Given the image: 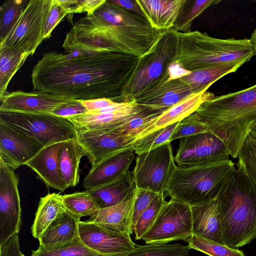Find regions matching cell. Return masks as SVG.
Returning <instances> with one entry per match:
<instances>
[{"mask_svg":"<svg viewBox=\"0 0 256 256\" xmlns=\"http://www.w3.org/2000/svg\"><path fill=\"white\" fill-rule=\"evenodd\" d=\"M114 4L120 6L124 9L136 12L144 16L140 6L135 0H110Z\"/></svg>","mask_w":256,"mask_h":256,"instance_id":"49","label":"cell"},{"mask_svg":"<svg viewBox=\"0 0 256 256\" xmlns=\"http://www.w3.org/2000/svg\"><path fill=\"white\" fill-rule=\"evenodd\" d=\"M60 199L66 211L79 219L86 216L90 217L100 210L94 198L86 190L61 195Z\"/></svg>","mask_w":256,"mask_h":256,"instance_id":"32","label":"cell"},{"mask_svg":"<svg viewBox=\"0 0 256 256\" xmlns=\"http://www.w3.org/2000/svg\"><path fill=\"white\" fill-rule=\"evenodd\" d=\"M53 0H28L17 22L0 45L32 55L44 39V29Z\"/></svg>","mask_w":256,"mask_h":256,"instance_id":"9","label":"cell"},{"mask_svg":"<svg viewBox=\"0 0 256 256\" xmlns=\"http://www.w3.org/2000/svg\"><path fill=\"white\" fill-rule=\"evenodd\" d=\"M176 166L170 142L137 154L132 171L136 188L164 192Z\"/></svg>","mask_w":256,"mask_h":256,"instance_id":"11","label":"cell"},{"mask_svg":"<svg viewBox=\"0 0 256 256\" xmlns=\"http://www.w3.org/2000/svg\"><path fill=\"white\" fill-rule=\"evenodd\" d=\"M74 99L43 91L8 93L0 99V111L31 114H52L58 107Z\"/></svg>","mask_w":256,"mask_h":256,"instance_id":"16","label":"cell"},{"mask_svg":"<svg viewBox=\"0 0 256 256\" xmlns=\"http://www.w3.org/2000/svg\"><path fill=\"white\" fill-rule=\"evenodd\" d=\"M133 204L132 198L126 202L100 209L86 222L130 235L133 234L132 222Z\"/></svg>","mask_w":256,"mask_h":256,"instance_id":"27","label":"cell"},{"mask_svg":"<svg viewBox=\"0 0 256 256\" xmlns=\"http://www.w3.org/2000/svg\"><path fill=\"white\" fill-rule=\"evenodd\" d=\"M86 151L77 139L64 142L60 153L59 166L62 178L68 188L76 186L80 180L79 165Z\"/></svg>","mask_w":256,"mask_h":256,"instance_id":"28","label":"cell"},{"mask_svg":"<svg viewBox=\"0 0 256 256\" xmlns=\"http://www.w3.org/2000/svg\"><path fill=\"white\" fill-rule=\"evenodd\" d=\"M44 147L34 138L0 122V159L14 170L26 165Z\"/></svg>","mask_w":256,"mask_h":256,"instance_id":"15","label":"cell"},{"mask_svg":"<svg viewBox=\"0 0 256 256\" xmlns=\"http://www.w3.org/2000/svg\"><path fill=\"white\" fill-rule=\"evenodd\" d=\"M28 0H7L0 6V41L8 34L21 15Z\"/></svg>","mask_w":256,"mask_h":256,"instance_id":"40","label":"cell"},{"mask_svg":"<svg viewBox=\"0 0 256 256\" xmlns=\"http://www.w3.org/2000/svg\"><path fill=\"white\" fill-rule=\"evenodd\" d=\"M31 256H100L88 247L78 235L72 242L62 246L46 250L39 246L32 251Z\"/></svg>","mask_w":256,"mask_h":256,"instance_id":"35","label":"cell"},{"mask_svg":"<svg viewBox=\"0 0 256 256\" xmlns=\"http://www.w3.org/2000/svg\"><path fill=\"white\" fill-rule=\"evenodd\" d=\"M192 94L188 85L178 78L153 88L135 102L142 110L162 114Z\"/></svg>","mask_w":256,"mask_h":256,"instance_id":"18","label":"cell"},{"mask_svg":"<svg viewBox=\"0 0 256 256\" xmlns=\"http://www.w3.org/2000/svg\"><path fill=\"white\" fill-rule=\"evenodd\" d=\"M60 196V194L53 192L40 198L31 228L34 238L38 240L50 224L66 211L62 202Z\"/></svg>","mask_w":256,"mask_h":256,"instance_id":"29","label":"cell"},{"mask_svg":"<svg viewBox=\"0 0 256 256\" xmlns=\"http://www.w3.org/2000/svg\"><path fill=\"white\" fill-rule=\"evenodd\" d=\"M236 165L216 198L224 244L232 248L256 238V190L242 166Z\"/></svg>","mask_w":256,"mask_h":256,"instance_id":"4","label":"cell"},{"mask_svg":"<svg viewBox=\"0 0 256 256\" xmlns=\"http://www.w3.org/2000/svg\"><path fill=\"white\" fill-rule=\"evenodd\" d=\"M220 2V0H197L192 1V4H190L189 8L186 10L182 6L173 28L181 32H191V26L193 20L206 8L217 4Z\"/></svg>","mask_w":256,"mask_h":256,"instance_id":"37","label":"cell"},{"mask_svg":"<svg viewBox=\"0 0 256 256\" xmlns=\"http://www.w3.org/2000/svg\"><path fill=\"white\" fill-rule=\"evenodd\" d=\"M64 142H59L44 147L26 164L47 187L62 192L68 188L62 178L59 166L60 153Z\"/></svg>","mask_w":256,"mask_h":256,"instance_id":"21","label":"cell"},{"mask_svg":"<svg viewBox=\"0 0 256 256\" xmlns=\"http://www.w3.org/2000/svg\"><path fill=\"white\" fill-rule=\"evenodd\" d=\"M238 163L256 190V138L250 132L240 150Z\"/></svg>","mask_w":256,"mask_h":256,"instance_id":"38","label":"cell"},{"mask_svg":"<svg viewBox=\"0 0 256 256\" xmlns=\"http://www.w3.org/2000/svg\"><path fill=\"white\" fill-rule=\"evenodd\" d=\"M161 114L162 113L142 110L136 116L112 131L130 137L134 140L136 136L144 124L152 118Z\"/></svg>","mask_w":256,"mask_h":256,"instance_id":"42","label":"cell"},{"mask_svg":"<svg viewBox=\"0 0 256 256\" xmlns=\"http://www.w3.org/2000/svg\"><path fill=\"white\" fill-rule=\"evenodd\" d=\"M179 122L156 130L142 138L134 140L132 142V147L135 153L139 154L148 152L170 142V138Z\"/></svg>","mask_w":256,"mask_h":256,"instance_id":"34","label":"cell"},{"mask_svg":"<svg viewBox=\"0 0 256 256\" xmlns=\"http://www.w3.org/2000/svg\"><path fill=\"white\" fill-rule=\"evenodd\" d=\"M18 176L0 159V233L10 236L18 233L21 207Z\"/></svg>","mask_w":256,"mask_h":256,"instance_id":"13","label":"cell"},{"mask_svg":"<svg viewBox=\"0 0 256 256\" xmlns=\"http://www.w3.org/2000/svg\"><path fill=\"white\" fill-rule=\"evenodd\" d=\"M176 63L192 72L229 64L248 62L254 55L250 39H222L199 31L179 32Z\"/></svg>","mask_w":256,"mask_h":256,"instance_id":"5","label":"cell"},{"mask_svg":"<svg viewBox=\"0 0 256 256\" xmlns=\"http://www.w3.org/2000/svg\"><path fill=\"white\" fill-rule=\"evenodd\" d=\"M166 30L153 28L144 16L106 0L73 24L62 47L68 54L112 52L139 58L152 48Z\"/></svg>","mask_w":256,"mask_h":256,"instance_id":"2","label":"cell"},{"mask_svg":"<svg viewBox=\"0 0 256 256\" xmlns=\"http://www.w3.org/2000/svg\"><path fill=\"white\" fill-rule=\"evenodd\" d=\"M106 0H78L80 13L86 12L92 14Z\"/></svg>","mask_w":256,"mask_h":256,"instance_id":"48","label":"cell"},{"mask_svg":"<svg viewBox=\"0 0 256 256\" xmlns=\"http://www.w3.org/2000/svg\"><path fill=\"white\" fill-rule=\"evenodd\" d=\"M196 112L208 132L220 138L230 156L237 158L246 136L256 125V84L214 96L203 102Z\"/></svg>","mask_w":256,"mask_h":256,"instance_id":"3","label":"cell"},{"mask_svg":"<svg viewBox=\"0 0 256 256\" xmlns=\"http://www.w3.org/2000/svg\"><path fill=\"white\" fill-rule=\"evenodd\" d=\"M234 168L229 158L190 167L176 166L165 192L190 206L216 199Z\"/></svg>","mask_w":256,"mask_h":256,"instance_id":"7","label":"cell"},{"mask_svg":"<svg viewBox=\"0 0 256 256\" xmlns=\"http://www.w3.org/2000/svg\"><path fill=\"white\" fill-rule=\"evenodd\" d=\"M0 122L34 138L44 147L77 139L76 130L72 122L51 114L0 111Z\"/></svg>","mask_w":256,"mask_h":256,"instance_id":"8","label":"cell"},{"mask_svg":"<svg viewBox=\"0 0 256 256\" xmlns=\"http://www.w3.org/2000/svg\"><path fill=\"white\" fill-rule=\"evenodd\" d=\"M82 104L87 112H98L105 108L112 106L116 102L108 98H98L88 100H80Z\"/></svg>","mask_w":256,"mask_h":256,"instance_id":"46","label":"cell"},{"mask_svg":"<svg viewBox=\"0 0 256 256\" xmlns=\"http://www.w3.org/2000/svg\"><path fill=\"white\" fill-rule=\"evenodd\" d=\"M28 56L22 50L0 45V99L8 94L10 82Z\"/></svg>","mask_w":256,"mask_h":256,"instance_id":"31","label":"cell"},{"mask_svg":"<svg viewBox=\"0 0 256 256\" xmlns=\"http://www.w3.org/2000/svg\"><path fill=\"white\" fill-rule=\"evenodd\" d=\"M214 96L213 94L206 90L191 94L144 124L136 136L134 140L142 138L156 130L181 121L194 112L203 102Z\"/></svg>","mask_w":256,"mask_h":256,"instance_id":"20","label":"cell"},{"mask_svg":"<svg viewBox=\"0 0 256 256\" xmlns=\"http://www.w3.org/2000/svg\"><path fill=\"white\" fill-rule=\"evenodd\" d=\"M135 154L132 147L102 160L91 168L84 180L83 187L86 190H92L116 180L128 170Z\"/></svg>","mask_w":256,"mask_h":256,"instance_id":"19","label":"cell"},{"mask_svg":"<svg viewBox=\"0 0 256 256\" xmlns=\"http://www.w3.org/2000/svg\"><path fill=\"white\" fill-rule=\"evenodd\" d=\"M87 112L80 100H74L62 104L56 108L51 114L67 118Z\"/></svg>","mask_w":256,"mask_h":256,"instance_id":"45","label":"cell"},{"mask_svg":"<svg viewBox=\"0 0 256 256\" xmlns=\"http://www.w3.org/2000/svg\"><path fill=\"white\" fill-rule=\"evenodd\" d=\"M242 64H229L200 70L180 78L190 88L193 94L206 91L215 82L227 74L234 72Z\"/></svg>","mask_w":256,"mask_h":256,"instance_id":"30","label":"cell"},{"mask_svg":"<svg viewBox=\"0 0 256 256\" xmlns=\"http://www.w3.org/2000/svg\"><path fill=\"white\" fill-rule=\"evenodd\" d=\"M77 133V140L84 147L92 167L118 151L132 147L130 137L107 132L88 131Z\"/></svg>","mask_w":256,"mask_h":256,"instance_id":"17","label":"cell"},{"mask_svg":"<svg viewBox=\"0 0 256 256\" xmlns=\"http://www.w3.org/2000/svg\"><path fill=\"white\" fill-rule=\"evenodd\" d=\"M250 39L252 44L254 48V55L256 56V27L252 32L251 37Z\"/></svg>","mask_w":256,"mask_h":256,"instance_id":"50","label":"cell"},{"mask_svg":"<svg viewBox=\"0 0 256 256\" xmlns=\"http://www.w3.org/2000/svg\"><path fill=\"white\" fill-rule=\"evenodd\" d=\"M18 234L13 236L6 244L0 246V256H20Z\"/></svg>","mask_w":256,"mask_h":256,"instance_id":"47","label":"cell"},{"mask_svg":"<svg viewBox=\"0 0 256 256\" xmlns=\"http://www.w3.org/2000/svg\"><path fill=\"white\" fill-rule=\"evenodd\" d=\"M67 15H69L68 12L60 4L58 0H53L44 26V39L50 36L54 28Z\"/></svg>","mask_w":256,"mask_h":256,"instance_id":"44","label":"cell"},{"mask_svg":"<svg viewBox=\"0 0 256 256\" xmlns=\"http://www.w3.org/2000/svg\"><path fill=\"white\" fill-rule=\"evenodd\" d=\"M191 249L210 256H245L242 250L218 244L192 234L186 240Z\"/></svg>","mask_w":256,"mask_h":256,"instance_id":"36","label":"cell"},{"mask_svg":"<svg viewBox=\"0 0 256 256\" xmlns=\"http://www.w3.org/2000/svg\"><path fill=\"white\" fill-rule=\"evenodd\" d=\"M158 194L148 190L136 188L133 198L134 204L132 219L133 232L138 218Z\"/></svg>","mask_w":256,"mask_h":256,"instance_id":"43","label":"cell"},{"mask_svg":"<svg viewBox=\"0 0 256 256\" xmlns=\"http://www.w3.org/2000/svg\"><path fill=\"white\" fill-rule=\"evenodd\" d=\"M192 235L190 206L171 198L162 206L154 222L142 239L146 244L185 242Z\"/></svg>","mask_w":256,"mask_h":256,"instance_id":"10","label":"cell"},{"mask_svg":"<svg viewBox=\"0 0 256 256\" xmlns=\"http://www.w3.org/2000/svg\"><path fill=\"white\" fill-rule=\"evenodd\" d=\"M80 219L67 211L57 217L38 239L39 246L46 250L62 246L78 235Z\"/></svg>","mask_w":256,"mask_h":256,"instance_id":"26","label":"cell"},{"mask_svg":"<svg viewBox=\"0 0 256 256\" xmlns=\"http://www.w3.org/2000/svg\"><path fill=\"white\" fill-rule=\"evenodd\" d=\"M136 188L133 172L128 170L111 182L86 190L94 198L100 209H102L132 199Z\"/></svg>","mask_w":256,"mask_h":256,"instance_id":"24","label":"cell"},{"mask_svg":"<svg viewBox=\"0 0 256 256\" xmlns=\"http://www.w3.org/2000/svg\"><path fill=\"white\" fill-rule=\"evenodd\" d=\"M250 132L256 138V125L252 129Z\"/></svg>","mask_w":256,"mask_h":256,"instance_id":"51","label":"cell"},{"mask_svg":"<svg viewBox=\"0 0 256 256\" xmlns=\"http://www.w3.org/2000/svg\"><path fill=\"white\" fill-rule=\"evenodd\" d=\"M20 256H25L22 253L20 254Z\"/></svg>","mask_w":256,"mask_h":256,"instance_id":"52","label":"cell"},{"mask_svg":"<svg viewBox=\"0 0 256 256\" xmlns=\"http://www.w3.org/2000/svg\"><path fill=\"white\" fill-rule=\"evenodd\" d=\"M186 0H136L146 18L156 30L173 28Z\"/></svg>","mask_w":256,"mask_h":256,"instance_id":"25","label":"cell"},{"mask_svg":"<svg viewBox=\"0 0 256 256\" xmlns=\"http://www.w3.org/2000/svg\"><path fill=\"white\" fill-rule=\"evenodd\" d=\"M190 206L192 234L224 244L216 198Z\"/></svg>","mask_w":256,"mask_h":256,"instance_id":"23","label":"cell"},{"mask_svg":"<svg viewBox=\"0 0 256 256\" xmlns=\"http://www.w3.org/2000/svg\"><path fill=\"white\" fill-rule=\"evenodd\" d=\"M174 156L178 166L190 167L229 158L230 152L214 134L204 132L181 138Z\"/></svg>","mask_w":256,"mask_h":256,"instance_id":"12","label":"cell"},{"mask_svg":"<svg viewBox=\"0 0 256 256\" xmlns=\"http://www.w3.org/2000/svg\"><path fill=\"white\" fill-rule=\"evenodd\" d=\"M207 132H208L207 127L198 114L195 112L179 122L170 138V142Z\"/></svg>","mask_w":256,"mask_h":256,"instance_id":"41","label":"cell"},{"mask_svg":"<svg viewBox=\"0 0 256 256\" xmlns=\"http://www.w3.org/2000/svg\"><path fill=\"white\" fill-rule=\"evenodd\" d=\"M78 234L82 242L100 256H126L136 245L129 234L86 221L78 222Z\"/></svg>","mask_w":256,"mask_h":256,"instance_id":"14","label":"cell"},{"mask_svg":"<svg viewBox=\"0 0 256 256\" xmlns=\"http://www.w3.org/2000/svg\"><path fill=\"white\" fill-rule=\"evenodd\" d=\"M166 201L164 192L158 193L138 218L134 228L135 239L140 240L151 228Z\"/></svg>","mask_w":256,"mask_h":256,"instance_id":"39","label":"cell"},{"mask_svg":"<svg viewBox=\"0 0 256 256\" xmlns=\"http://www.w3.org/2000/svg\"><path fill=\"white\" fill-rule=\"evenodd\" d=\"M190 250L188 245L180 244H136L126 256H189Z\"/></svg>","mask_w":256,"mask_h":256,"instance_id":"33","label":"cell"},{"mask_svg":"<svg viewBox=\"0 0 256 256\" xmlns=\"http://www.w3.org/2000/svg\"><path fill=\"white\" fill-rule=\"evenodd\" d=\"M138 57L112 52L43 54L32 70L35 90L78 100L108 98L116 102Z\"/></svg>","mask_w":256,"mask_h":256,"instance_id":"1","label":"cell"},{"mask_svg":"<svg viewBox=\"0 0 256 256\" xmlns=\"http://www.w3.org/2000/svg\"><path fill=\"white\" fill-rule=\"evenodd\" d=\"M178 34L173 28L166 30L152 48L138 58L115 102L135 101L153 88L169 81L170 67L178 58Z\"/></svg>","mask_w":256,"mask_h":256,"instance_id":"6","label":"cell"},{"mask_svg":"<svg viewBox=\"0 0 256 256\" xmlns=\"http://www.w3.org/2000/svg\"><path fill=\"white\" fill-rule=\"evenodd\" d=\"M142 109L138 105L125 110L110 112H86L67 118L76 132L113 130L136 116Z\"/></svg>","mask_w":256,"mask_h":256,"instance_id":"22","label":"cell"}]
</instances>
